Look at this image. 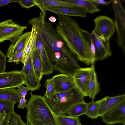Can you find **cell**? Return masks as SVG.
Listing matches in <instances>:
<instances>
[{
    "label": "cell",
    "instance_id": "1",
    "mask_svg": "<svg viewBox=\"0 0 125 125\" xmlns=\"http://www.w3.org/2000/svg\"><path fill=\"white\" fill-rule=\"evenodd\" d=\"M57 15L58 22L56 30L72 53L87 65L94 64L95 59L91 48L90 33L70 17Z\"/></svg>",
    "mask_w": 125,
    "mask_h": 125
},
{
    "label": "cell",
    "instance_id": "2",
    "mask_svg": "<svg viewBox=\"0 0 125 125\" xmlns=\"http://www.w3.org/2000/svg\"><path fill=\"white\" fill-rule=\"evenodd\" d=\"M26 108V118L30 125H59L56 114L44 96L31 94Z\"/></svg>",
    "mask_w": 125,
    "mask_h": 125
},
{
    "label": "cell",
    "instance_id": "3",
    "mask_svg": "<svg viewBox=\"0 0 125 125\" xmlns=\"http://www.w3.org/2000/svg\"><path fill=\"white\" fill-rule=\"evenodd\" d=\"M84 98L76 87L68 91L56 93L46 100L56 114L66 115L76 104L84 101Z\"/></svg>",
    "mask_w": 125,
    "mask_h": 125
},
{
    "label": "cell",
    "instance_id": "4",
    "mask_svg": "<svg viewBox=\"0 0 125 125\" xmlns=\"http://www.w3.org/2000/svg\"><path fill=\"white\" fill-rule=\"evenodd\" d=\"M38 17L33 18L29 20L28 24L35 26L37 30L36 45L41 59L42 64V71L48 73L52 71L53 68L45 50L43 39L42 31L46 16V12L42 9Z\"/></svg>",
    "mask_w": 125,
    "mask_h": 125
},
{
    "label": "cell",
    "instance_id": "5",
    "mask_svg": "<svg viewBox=\"0 0 125 125\" xmlns=\"http://www.w3.org/2000/svg\"><path fill=\"white\" fill-rule=\"evenodd\" d=\"M110 1L114 14V23L117 36L116 41L118 46L122 49L125 55V11L120 0Z\"/></svg>",
    "mask_w": 125,
    "mask_h": 125
},
{
    "label": "cell",
    "instance_id": "6",
    "mask_svg": "<svg viewBox=\"0 0 125 125\" xmlns=\"http://www.w3.org/2000/svg\"><path fill=\"white\" fill-rule=\"evenodd\" d=\"M26 26H21L15 22L12 19H9L0 22V43L6 40L12 43L22 34Z\"/></svg>",
    "mask_w": 125,
    "mask_h": 125
},
{
    "label": "cell",
    "instance_id": "7",
    "mask_svg": "<svg viewBox=\"0 0 125 125\" xmlns=\"http://www.w3.org/2000/svg\"><path fill=\"white\" fill-rule=\"evenodd\" d=\"M95 33L103 39L109 41L116 31L114 22L109 17L104 15L97 17L94 20Z\"/></svg>",
    "mask_w": 125,
    "mask_h": 125
},
{
    "label": "cell",
    "instance_id": "8",
    "mask_svg": "<svg viewBox=\"0 0 125 125\" xmlns=\"http://www.w3.org/2000/svg\"><path fill=\"white\" fill-rule=\"evenodd\" d=\"M25 79L21 71H12L0 73V90L16 88L24 84Z\"/></svg>",
    "mask_w": 125,
    "mask_h": 125
},
{
    "label": "cell",
    "instance_id": "9",
    "mask_svg": "<svg viewBox=\"0 0 125 125\" xmlns=\"http://www.w3.org/2000/svg\"><path fill=\"white\" fill-rule=\"evenodd\" d=\"M91 72V67H80L73 75L76 87L84 97L88 96Z\"/></svg>",
    "mask_w": 125,
    "mask_h": 125
},
{
    "label": "cell",
    "instance_id": "10",
    "mask_svg": "<svg viewBox=\"0 0 125 125\" xmlns=\"http://www.w3.org/2000/svg\"><path fill=\"white\" fill-rule=\"evenodd\" d=\"M91 38L95 51V61L104 60L111 56L112 53L110 49L109 41L103 39L93 30L90 33Z\"/></svg>",
    "mask_w": 125,
    "mask_h": 125
},
{
    "label": "cell",
    "instance_id": "11",
    "mask_svg": "<svg viewBox=\"0 0 125 125\" xmlns=\"http://www.w3.org/2000/svg\"><path fill=\"white\" fill-rule=\"evenodd\" d=\"M21 71L24 74L25 79L24 84L28 87L30 90L35 91L40 89L41 84L36 76L33 66L31 52L24 64Z\"/></svg>",
    "mask_w": 125,
    "mask_h": 125
},
{
    "label": "cell",
    "instance_id": "12",
    "mask_svg": "<svg viewBox=\"0 0 125 125\" xmlns=\"http://www.w3.org/2000/svg\"><path fill=\"white\" fill-rule=\"evenodd\" d=\"M101 117L107 125L125 123V101L106 112Z\"/></svg>",
    "mask_w": 125,
    "mask_h": 125
},
{
    "label": "cell",
    "instance_id": "13",
    "mask_svg": "<svg viewBox=\"0 0 125 125\" xmlns=\"http://www.w3.org/2000/svg\"><path fill=\"white\" fill-rule=\"evenodd\" d=\"M52 79L56 93L68 91L76 88L73 75L62 73L55 75Z\"/></svg>",
    "mask_w": 125,
    "mask_h": 125
},
{
    "label": "cell",
    "instance_id": "14",
    "mask_svg": "<svg viewBox=\"0 0 125 125\" xmlns=\"http://www.w3.org/2000/svg\"><path fill=\"white\" fill-rule=\"evenodd\" d=\"M41 8L45 10L55 13L57 14H60L67 16H77L83 18L86 17L88 13L84 8L79 6L71 7H45Z\"/></svg>",
    "mask_w": 125,
    "mask_h": 125
},
{
    "label": "cell",
    "instance_id": "15",
    "mask_svg": "<svg viewBox=\"0 0 125 125\" xmlns=\"http://www.w3.org/2000/svg\"><path fill=\"white\" fill-rule=\"evenodd\" d=\"M31 32L30 31L25 33L12 43L8 49L6 55L9 59H11L14 55L24 49Z\"/></svg>",
    "mask_w": 125,
    "mask_h": 125
},
{
    "label": "cell",
    "instance_id": "16",
    "mask_svg": "<svg viewBox=\"0 0 125 125\" xmlns=\"http://www.w3.org/2000/svg\"><path fill=\"white\" fill-rule=\"evenodd\" d=\"M124 101L125 94L113 97L107 96L103 98L100 104L98 117H101L105 113Z\"/></svg>",
    "mask_w": 125,
    "mask_h": 125
},
{
    "label": "cell",
    "instance_id": "17",
    "mask_svg": "<svg viewBox=\"0 0 125 125\" xmlns=\"http://www.w3.org/2000/svg\"><path fill=\"white\" fill-rule=\"evenodd\" d=\"M61 1L76 4L84 8L88 13L93 14L100 11L98 7L100 5L93 0H60Z\"/></svg>",
    "mask_w": 125,
    "mask_h": 125
},
{
    "label": "cell",
    "instance_id": "18",
    "mask_svg": "<svg viewBox=\"0 0 125 125\" xmlns=\"http://www.w3.org/2000/svg\"><path fill=\"white\" fill-rule=\"evenodd\" d=\"M30 36L24 49V53L20 62L23 64L34 47L36 45L37 30L35 27L32 26Z\"/></svg>",
    "mask_w": 125,
    "mask_h": 125
},
{
    "label": "cell",
    "instance_id": "19",
    "mask_svg": "<svg viewBox=\"0 0 125 125\" xmlns=\"http://www.w3.org/2000/svg\"><path fill=\"white\" fill-rule=\"evenodd\" d=\"M91 74L89 86L88 96L94 101L96 95L100 90V84L98 82L94 64L91 65Z\"/></svg>",
    "mask_w": 125,
    "mask_h": 125
},
{
    "label": "cell",
    "instance_id": "20",
    "mask_svg": "<svg viewBox=\"0 0 125 125\" xmlns=\"http://www.w3.org/2000/svg\"><path fill=\"white\" fill-rule=\"evenodd\" d=\"M33 66L36 76L40 81L43 75L42 73V64L39 52L36 45L31 52Z\"/></svg>",
    "mask_w": 125,
    "mask_h": 125
},
{
    "label": "cell",
    "instance_id": "21",
    "mask_svg": "<svg viewBox=\"0 0 125 125\" xmlns=\"http://www.w3.org/2000/svg\"><path fill=\"white\" fill-rule=\"evenodd\" d=\"M36 5L39 8L45 7H71L78 6L60 0H33Z\"/></svg>",
    "mask_w": 125,
    "mask_h": 125
},
{
    "label": "cell",
    "instance_id": "22",
    "mask_svg": "<svg viewBox=\"0 0 125 125\" xmlns=\"http://www.w3.org/2000/svg\"><path fill=\"white\" fill-rule=\"evenodd\" d=\"M22 98L18 92L15 88L0 90V99L19 102Z\"/></svg>",
    "mask_w": 125,
    "mask_h": 125
},
{
    "label": "cell",
    "instance_id": "23",
    "mask_svg": "<svg viewBox=\"0 0 125 125\" xmlns=\"http://www.w3.org/2000/svg\"><path fill=\"white\" fill-rule=\"evenodd\" d=\"M103 98L95 101H92L87 103V108L85 114L88 117L92 119L97 118L100 104Z\"/></svg>",
    "mask_w": 125,
    "mask_h": 125
},
{
    "label": "cell",
    "instance_id": "24",
    "mask_svg": "<svg viewBox=\"0 0 125 125\" xmlns=\"http://www.w3.org/2000/svg\"><path fill=\"white\" fill-rule=\"evenodd\" d=\"M56 117L59 125H82L78 117L56 114Z\"/></svg>",
    "mask_w": 125,
    "mask_h": 125
},
{
    "label": "cell",
    "instance_id": "25",
    "mask_svg": "<svg viewBox=\"0 0 125 125\" xmlns=\"http://www.w3.org/2000/svg\"><path fill=\"white\" fill-rule=\"evenodd\" d=\"M16 103L14 102L0 99V113L7 116L14 112V106Z\"/></svg>",
    "mask_w": 125,
    "mask_h": 125
},
{
    "label": "cell",
    "instance_id": "26",
    "mask_svg": "<svg viewBox=\"0 0 125 125\" xmlns=\"http://www.w3.org/2000/svg\"><path fill=\"white\" fill-rule=\"evenodd\" d=\"M87 103L84 101L74 105L69 111L68 115L78 117L86 114L87 110Z\"/></svg>",
    "mask_w": 125,
    "mask_h": 125
},
{
    "label": "cell",
    "instance_id": "27",
    "mask_svg": "<svg viewBox=\"0 0 125 125\" xmlns=\"http://www.w3.org/2000/svg\"><path fill=\"white\" fill-rule=\"evenodd\" d=\"M45 86L46 90L43 96L46 99L56 93L54 84L52 78L47 79L46 80Z\"/></svg>",
    "mask_w": 125,
    "mask_h": 125
},
{
    "label": "cell",
    "instance_id": "28",
    "mask_svg": "<svg viewBox=\"0 0 125 125\" xmlns=\"http://www.w3.org/2000/svg\"><path fill=\"white\" fill-rule=\"evenodd\" d=\"M7 57L0 50V73L5 72Z\"/></svg>",
    "mask_w": 125,
    "mask_h": 125
},
{
    "label": "cell",
    "instance_id": "29",
    "mask_svg": "<svg viewBox=\"0 0 125 125\" xmlns=\"http://www.w3.org/2000/svg\"><path fill=\"white\" fill-rule=\"evenodd\" d=\"M13 125H23L25 123L22 120L21 116L14 111L11 114Z\"/></svg>",
    "mask_w": 125,
    "mask_h": 125
},
{
    "label": "cell",
    "instance_id": "30",
    "mask_svg": "<svg viewBox=\"0 0 125 125\" xmlns=\"http://www.w3.org/2000/svg\"><path fill=\"white\" fill-rule=\"evenodd\" d=\"M18 3L22 7L28 9L36 5L33 0H20Z\"/></svg>",
    "mask_w": 125,
    "mask_h": 125
},
{
    "label": "cell",
    "instance_id": "31",
    "mask_svg": "<svg viewBox=\"0 0 125 125\" xmlns=\"http://www.w3.org/2000/svg\"><path fill=\"white\" fill-rule=\"evenodd\" d=\"M22 98H25L26 94L30 90L27 86H25L23 85H21L18 87L16 89Z\"/></svg>",
    "mask_w": 125,
    "mask_h": 125
},
{
    "label": "cell",
    "instance_id": "32",
    "mask_svg": "<svg viewBox=\"0 0 125 125\" xmlns=\"http://www.w3.org/2000/svg\"><path fill=\"white\" fill-rule=\"evenodd\" d=\"M24 50L14 55L11 59H8L7 61L8 62H14L17 65L19 64L20 61L23 56Z\"/></svg>",
    "mask_w": 125,
    "mask_h": 125
},
{
    "label": "cell",
    "instance_id": "33",
    "mask_svg": "<svg viewBox=\"0 0 125 125\" xmlns=\"http://www.w3.org/2000/svg\"><path fill=\"white\" fill-rule=\"evenodd\" d=\"M27 99L25 98H22L20 100L17 106L18 109H24L26 108L27 106Z\"/></svg>",
    "mask_w": 125,
    "mask_h": 125
},
{
    "label": "cell",
    "instance_id": "34",
    "mask_svg": "<svg viewBox=\"0 0 125 125\" xmlns=\"http://www.w3.org/2000/svg\"><path fill=\"white\" fill-rule=\"evenodd\" d=\"M20 0H0V7L11 2H18Z\"/></svg>",
    "mask_w": 125,
    "mask_h": 125
},
{
    "label": "cell",
    "instance_id": "35",
    "mask_svg": "<svg viewBox=\"0 0 125 125\" xmlns=\"http://www.w3.org/2000/svg\"><path fill=\"white\" fill-rule=\"evenodd\" d=\"M94 1L99 4L104 5H107L111 3L110 1H106L103 0H93Z\"/></svg>",
    "mask_w": 125,
    "mask_h": 125
},
{
    "label": "cell",
    "instance_id": "36",
    "mask_svg": "<svg viewBox=\"0 0 125 125\" xmlns=\"http://www.w3.org/2000/svg\"><path fill=\"white\" fill-rule=\"evenodd\" d=\"M8 119L7 125H13V120L11 115L8 116Z\"/></svg>",
    "mask_w": 125,
    "mask_h": 125
},
{
    "label": "cell",
    "instance_id": "37",
    "mask_svg": "<svg viewBox=\"0 0 125 125\" xmlns=\"http://www.w3.org/2000/svg\"><path fill=\"white\" fill-rule=\"evenodd\" d=\"M7 116L0 113V124L4 120Z\"/></svg>",
    "mask_w": 125,
    "mask_h": 125
},
{
    "label": "cell",
    "instance_id": "38",
    "mask_svg": "<svg viewBox=\"0 0 125 125\" xmlns=\"http://www.w3.org/2000/svg\"><path fill=\"white\" fill-rule=\"evenodd\" d=\"M8 116H7L4 120L0 124V125H7L8 123Z\"/></svg>",
    "mask_w": 125,
    "mask_h": 125
},
{
    "label": "cell",
    "instance_id": "39",
    "mask_svg": "<svg viewBox=\"0 0 125 125\" xmlns=\"http://www.w3.org/2000/svg\"><path fill=\"white\" fill-rule=\"evenodd\" d=\"M49 21L52 22H54L56 21V18L54 16H51L49 18Z\"/></svg>",
    "mask_w": 125,
    "mask_h": 125
},
{
    "label": "cell",
    "instance_id": "40",
    "mask_svg": "<svg viewBox=\"0 0 125 125\" xmlns=\"http://www.w3.org/2000/svg\"><path fill=\"white\" fill-rule=\"evenodd\" d=\"M23 125H30V124L29 123L27 122V123H25Z\"/></svg>",
    "mask_w": 125,
    "mask_h": 125
},
{
    "label": "cell",
    "instance_id": "41",
    "mask_svg": "<svg viewBox=\"0 0 125 125\" xmlns=\"http://www.w3.org/2000/svg\"><path fill=\"white\" fill-rule=\"evenodd\" d=\"M123 125H125V123H124L123 124Z\"/></svg>",
    "mask_w": 125,
    "mask_h": 125
}]
</instances>
